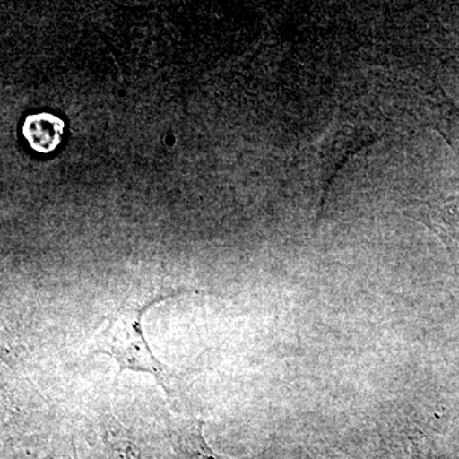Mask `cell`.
<instances>
[{"mask_svg":"<svg viewBox=\"0 0 459 459\" xmlns=\"http://www.w3.org/2000/svg\"><path fill=\"white\" fill-rule=\"evenodd\" d=\"M65 124L50 113L30 114L22 126L23 137L35 152H54L62 144Z\"/></svg>","mask_w":459,"mask_h":459,"instance_id":"obj_3","label":"cell"},{"mask_svg":"<svg viewBox=\"0 0 459 459\" xmlns=\"http://www.w3.org/2000/svg\"><path fill=\"white\" fill-rule=\"evenodd\" d=\"M152 304L155 303L115 314L91 341L87 352L90 356H111L119 364V374L124 370L150 374L170 394L172 382L179 379V376L153 355L142 331V316Z\"/></svg>","mask_w":459,"mask_h":459,"instance_id":"obj_1","label":"cell"},{"mask_svg":"<svg viewBox=\"0 0 459 459\" xmlns=\"http://www.w3.org/2000/svg\"><path fill=\"white\" fill-rule=\"evenodd\" d=\"M170 439L179 459H229L216 455L205 443L204 424L197 419H175Z\"/></svg>","mask_w":459,"mask_h":459,"instance_id":"obj_2","label":"cell"}]
</instances>
